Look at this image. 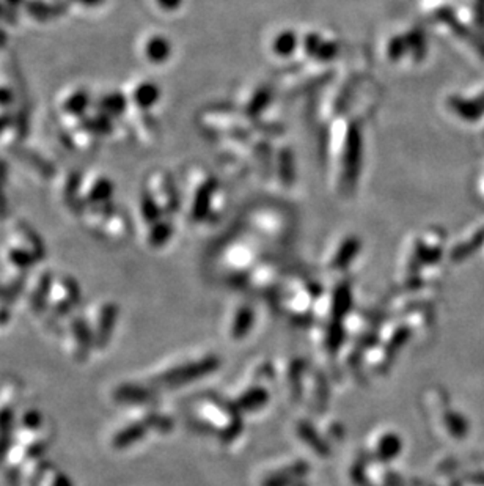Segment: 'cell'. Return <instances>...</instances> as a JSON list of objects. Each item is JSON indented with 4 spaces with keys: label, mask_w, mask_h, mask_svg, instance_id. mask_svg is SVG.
Wrapping results in <instances>:
<instances>
[{
    "label": "cell",
    "mask_w": 484,
    "mask_h": 486,
    "mask_svg": "<svg viewBox=\"0 0 484 486\" xmlns=\"http://www.w3.org/2000/svg\"><path fill=\"white\" fill-rule=\"evenodd\" d=\"M52 436L54 431L49 420L41 411L35 408L19 411L11 428V444L4 468L11 475H18L25 464L44 458Z\"/></svg>",
    "instance_id": "cell-1"
},
{
    "label": "cell",
    "mask_w": 484,
    "mask_h": 486,
    "mask_svg": "<svg viewBox=\"0 0 484 486\" xmlns=\"http://www.w3.org/2000/svg\"><path fill=\"white\" fill-rule=\"evenodd\" d=\"M80 303V290L73 279L57 276L52 279L43 313L40 315L46 331L55 332L61 321L75 313Z\"/></svg>",
    "instance_id": "cell-2"
},
{
    "label": "cell",
    "mask_w": 484,
    "mask_h": 486,
    "mask_svg": "<svg viewBox=\"0 0 484 486\" xmlns=\"http://www.w3.org/2000/svg\"><path fill=\"white\" fill-rule=\"evenodd\" d=\"M55 334L59 335L60 346L65 356L73 362L82 364L95 353L92 337H90L82 313L69 315L59 324Z\"/></svg>",
    "instance_id": "cell-3"
},
{
    "label": "cell",
    "mask_w": 484,
    "mask_h": 486,
    "mask_svg": "<svg viewBox=\"0 0 484 486\" xmlns=\"http://www.w3.org/2000/svg\"><path fill=\"white\" fill-rule=\"evenodd\" d=\"M82 318H84L90 337H92L93 351L104 350L115 332L116 320H119L116 305L109 303V300H98V303L90 304L82 312Z\"/></svg>",
    "instance_id": "cell-4"
},
{
    "label": "cell",
    "mask_w": 484,
    "mask_h": 486,
    "mask_svg": "<svg viewBox=\"0 0 484 486\" xmlns=\"http://www.w3.org/2000/svg\"><path fill=\"white\" fill-rule=\"evenodd\" d=\"M150 428L167 431L170 430V420L161 415H148L145 420L123 423L110 435V447L115 450H124L134 446L138 441H142V437H145Z\"/></svg>",
    "instance_id": "cell-5"
},
{
    "label": "cell",
    "mask_w": 484,
    "mask_h": 486,
    "mask_svg": "<svg viewBox=\"0 0 484 486\" xmlns=\"http://www.w3.org/2000/svg\"><path fill=\"white\" fill-rule=\"evenodd\" d=\"M29 276L30 277L25 280L23 290H20L19 299H23V307L25 312L35 315V317H40L43 313L54 277L46 271L29 274Z\"/></svg>",
    "instance_id": "cell-6"
},
{
    "label": "cell",
    "mask_w": 484,
    "mask_h": 486,
    "mask_svg": "<svg viewBox=\"0 0 484 486\" xmlns=\"http://www.w3.org/2000/svg\"><path fill=\"white\" fill-rule=\"evenodd\" d=\"M23 399V387L18 379H5L0 382V433L11 431L19 413V403Z\"/></svg>",
    "instance_id": "cell-7"
},
{
    "label": "cell",
    "mask_w": 484,
    "mask_h": 486,
    "mask_svg": "<svg viewBox=\"0 0 484 486\" xmlns=\"http://www.w3.org/2000/svg\"><path fill=\"white\" fill-rule=\"evenodd\" d=\"M216 365H217V362L211 359V360L200 362V364H195V365L175 368V370H171V372L161 376V378H159V382H162V384H171V386L183 384V382L192 381L198 378V376L211 372L212 368H216Z\"/></svg>",
    "instance_id": "cell-8"
},
{
    "label": "cell",
    "mask_w": 484,
    "mask_h": 486,
    "mask_svg": "<svg viewBox=\"0 0 484 486\" xmlns=\"http://www.w3.org/2000/svg\"><path fill=\"white\" fill-rule=\"evenodd\" d=\"M38 486H73L71 480L57 466L51 463H44L38 474Z\"/></svg>",
    "instance_id": "cell-9"
},
{
    "label": "cell",
    "mask_w": 484,
    "mask_h": 486,
    "mask_svg": "<svg viewBox=\"0 0 484 486\" xmlns=\"http://www.w3.org/2000/svg\"><path fill=\"white\" fill-rule=\"evenodd\" d=\"M398 451H399V441L397 436L385 437L382 444H380V455H382V458H385V460L387 458L397 456Z\"/></svg>",
    "instance_id": "cell-10"
},
{
    "label": "cell",
    "mask_w": 484,
    "mask_h": 486,
    "mask_svg": "<svg viewBox=\"0 0 484 486\" xmlns=\"http://www.w3.org/2000/svg\"><path fill=\"white\" fill-rule=\"evenodd\" d=\"M265 401H266V394L262 392V390H253V392L248 394L246 399H242V406H244L246 409H252V408L261 406Z\"/></svg>",
    "instance_id": "cell-11"
},
{
    "label": "cell",
    "mask_w": 484,
    "mask_h": 486,
    "mask_svg": "<svg viewBox=\"0 0 484 486\" xmlns=\"http://www.w3.org/2000/svg\"><path fill=\"white\" fill-rule=\"evenodd\" d=\"M165 54H167V49H165V44L161 38H156L148 44V56L151 59L159 60L162 59Z\"/></svg>",
    "instance_id": "cell-12"
},
{
    "label": "cell",
    "mask_w": 484,
    "mask_h": 486,
    "mask_svg": "<svg viewBox=\"0 0 484 486\" xmlns=\"http://www.w3.org/2000/svg\"><path fill=\"white\" fill-rule=\"evenodd\" d=\"M250 321H252L250 312H241L239 318L236 321V327H234V335L239 337V335L246 334L248 327H250Z\"/></svg>",
    "instance_id": "cell-13"
},
{
    "label": "cell",
    "mask_w": 484,
    "mask_h": 486,
    "mask_svg": "<svg viewBox=\"0 0 484 486\" xmlns=\"http://www.w3.org/2000/svg\"><path fill=\"white\" fill-rule=\"evenodd\" d=\"M11 444V431H6V433H0V466H4L6 454H8Z\"/></svg>",
    "instance_id": "cell-14"
}]
</instances>
